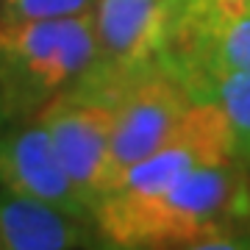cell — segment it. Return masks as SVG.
<instances>
[{"mask_svg": "<svg viewBox=\"0 0 250 250\" xmlns=\"http://www.w3.org/2000/svg\"><path fill=\"white\" fill-rule=\"evenodd\" d=\"M106 248H250V184L236 159L187 172L156 195H106L95 208Z\"/></svg>", "mask_w": 250, "mask_h": 250, "instance_id": "6da1fadb", "label": "cell"}, {"mask_svg": "<svg viewBox=\"0 0 250 250\" xmlns=\"http://www.w3.org/2000/svg\"><path fill=\"white\" fill-rule=\"evenodd\" d=\"M92 59V9L64 20L0 17V98L6 120L36 117L89 70Z\"/></svg>", "mask_w": 250, "mask_h": 250, "instance_id": "7a4b0ae2", "label": "cell"}, {"mask_svg": "<svg viewBox=\"0 0 250 250\" xmlns=\"http://www.w3.org/2000/svg\"><path fill=\"white\" fill-rule=\"evenodd\" d=\"M172 11L175 0H98L95 59L70 92L111 106L131 81L161 62Z\"/></svg>", "mask_w": 250, "mask_h": 250, "instance_id": "3957f363", "label": "cell"}, {"mask_svg": "<svg viewBox=\"0 0 250 250\" xmlns=\"http://www.w3.org/2000/svg\"><path fill=\"white\" fill-rule=\"evenodd\" d=\"M192 106L195 100L164 70L161 62L131 81L111 103L114 131L108 153V189L120 181L125 170H131L161 145L170 142L187 123Z\"/></svg>", "mask_w": 250, "mask_h": 250, "instance_id": "277c9868", "label": "cell"}, {"mask_svg": "<svg viewBox=\"0 0 250 250\" xmlns=\"http://www.w3.org/2000/svg\"><path fill=\"white\" fill-rule=\"evenodd\" d=\"M161 64L189 89L211 72H250V11L184 9L175 3Z\"/></svg>", "mask_w": 250, "mask_h": 250, "instance_id": "5b68a950", "label": "cell"}, {"mask_svg": "<svg viewBox=\"0 0 250 250\" xmlns=\"http://www.w3.org/2000/svg\"><path fill=\"white\" fill-rule=\"evenodd\" d=\"M39 120L50 134L53 150L78 187L83 200L98 208L108 192V153L114 131V108L78 92H62L39 111Z\"/></svg>", "mask_w": 250, "mask_h": 250, "instance_id": "8992f818", "label": "cell"}, {"mask_svg": "<svg viewBox=\"0 0 250 250\" xmlns=\"http://www.w3.org/2000/svg\"><path fill=\"white\" fill-rule=\"evenodd\" d=\"M0 189L78 217H95L62 167L39 117L6 120L0 125Z\"/></svg>", "mask_w": 250, "mask_h": 250, "instance_id": "52a82bcc", "label": "cell"}, {"mask_svg": "<svg viewBox=\"0 0 250 250\" xmlns=\"http://www.w3.org/2000/svg\"><path fill=\"white\" fill-rule=\"evenodd\" d=\"M106 248L95 217H78L0 189V250Z\"/></svg>", "mask_w": 250, "mask_h": 250, "instance_id": "ba28073f", "label": "cell"}, {"mask_svg": "<svg viewBox=\"0 0 250 250\" xmlns=\"http://www.w3.org/2000/svg\"><path fill=\"white\" fill-rule=\"evenodd\" d=\"M195 103L220 108L231 136V156L250 164V72H211L189 89Z\"/></svg>", "mask_w": 250, "mask_h": 250, "instance_id": "9c48e42d", "label": "cell"}, {"mask_svg": "<svg viewBox=\"0 0 250 250\" xmlns=\"http://www.w3.org/2000/svg\"><path fill=\"white\" fill-rule=\"evenodd\" d=\"M98 0H0V17L14 20H64L95 9Z\"/></svg>", "mask_w": 250, "mask_h": 250, "instance_id": "30bf717a", "label": "cell"}, {"mask_svg": "<svg viewBox=\"0 0 250 250\" xmlns=\"http://www.w3.org/2000/svg\"><path fill=\"white\" fill-rule=\"evenodd\" d=\"M184 9H211V11H250V0H175Z\"/></svg>", "mask_w": 250, "mask_h": 250, "instance_id": "8fae6325", "label": "cell"}, {"mask_svg": "<svg viewBox=\"0 0 250 250\" xmlns=\"http://www.w3.org/2000/svg\"><path fill=\"white\" fill-rule=\"evenodd\" d=\"M6 123V111H3V98H0V125Z\"/></svg>", "mask_w": 250, "mask_h": 250, "instance_id": "7c38bea8", "label": "cell"}]
</instances>
